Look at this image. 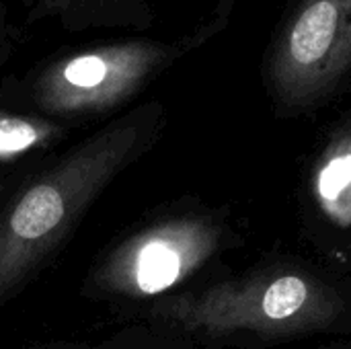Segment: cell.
Wrapping results in <instances>:
<instances>
[{"label": "cell", "instance_id": "obj_3", "mask_svg": "<svg viewBox=\"0 0 351 349\" xmlns=\"http://www.w3.org/2000/svg\"><path fill=\"white\" fill-rule=\"evenodd\" d=\"M237 0H222L204 25L173 41L121 37L62 51L19 82L29 107L47 119H86L138 97L175 62L220 33Z\"/></svg>", "mask_w": 351, "mask_h": 349}, {"label": "cell", "instance_id": "obj_1", "mask_svg": "<svg viewBox=\"0 0 351 349\" xmlns=\"http://www.w3.org/2000/svg\"><path fill=\"white\" fill-rule=\"evenodd\" d=\"M152 315L206 348L282 349L351 337V272L315 255L267 253L237 274L160 298Z\"/></svg>", "mask_w": 351, "mask_h": 349}, {"label": "cell", "instance_id": "obj_10", "mask_svg": "<svg viewBox=\"0 0 351 349\" xmlns=\"http://www.w3.org/2000/svg\"><path fill=\"white\" fill-rule=\"evenodd\" d=\"M311 349H351V337H331Z\"/></svg>", "mask_w": 351, "mask_h": 349}, {"label": "cell", "instance_id": "obj_7", "mask_svg": "<svg viewBox=\"0 0 351 349\" xmlns=\"http://www.w3.org/2000/svg\"><path fill=\"white\" fill-rule=\"evenodd\" d=\"M27 23L56 21L70 33L90 29H148L152 0H16Z\"/></svg>", "mask_w": 351, "mask_h": 349}, {"label": "cell", "instance_id": "obj_8", "mask_svg": "<svg viewBox=\"0 0 351 349\" xmlns=\"http://www.w3.org/2000/svg\"><path fill=\"white\" fill-rule=\"evenodd\" d=\"M64 128L43 115L12 113L0 107V160L23 156L58 140Z\"/></svg>", "mask_w": 351, "mask_h": 349}, {"label": "cell", "instance_id": "obj_6", "mask_svg": "<svg viewBox=\"0 0 351 349\" xmlns=\"http://www.w3.org/2000/svg\"><path fill=\"white\" fill-rule=\"evenodd\" d=\"M300 237L321 261L351 272V105L308 148L294 193Z\"/></svg>", "mask_w": 351, "mask_h": 349}, {"label": "cell", "instance_id": "obj_4", "mask_svg": "<svg viewBox=\"0 0 351 349\" xmlns=\"http://www.w3.org/2000/svg\"><path fill=\"white\" fill-rule=\"evenodd\" d=\"M261 82L278 119L341 99L351 88V0H290L263 51Z\"/></svg>", "mask_w": 351, "mask_h": 349}, {"label": "cell", "instance_id": "obj_2", "mask_svg": "<svg viewBox=\"0 0 351 349\" xmlns=\"http://www.w3.org/2000/svg\"><path fill=\"white\" fill-rule=\"evenodd\" d=\"M156 101L113 119L25 185L0 214V304L80 222L103 189L162 134Z\"/></svg>", "mask_w": 351, "mask_h": 349}, {"label": "cell", "instance_id": "obj_9", "mask_svg": "<svg viewBox=\"0 0 351 349\" xmlns=\"http://www.w3.org/2000/svg\"><path fill=\"white\" fill-rule=\"evenodd\" d=\"M21 29L12 23L8 8L0 2V68L10 60L16 45L21 43Z\"/></svg>", "mask_w": 351, "mask_h": 349}, {"label": "cell", "instance_id": "obj_5", "mask_svg": "<svg viewBox=\"0 0 351 349\" xmlns=\"http://www.w3.org/2000/svg\"><path fill=\"white\" fill-rule=\"evenodd\" d=\"M245 245V228L222 208L189 206L121 241L99 265L93 284L117 298L167 296Z\"/></svg>", "mask_w": 351, "mask_h": 349}]
</instances>
